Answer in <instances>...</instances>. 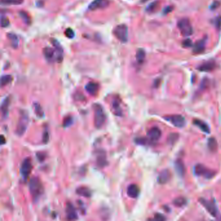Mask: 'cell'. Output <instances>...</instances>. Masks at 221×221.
I'll return each instance as SVG.
<instances>
[{"label":"cell","instance_id":"obj_3","mask_svg":"<svg viewBox=\"0 0 221 221\" xmlns=\"http://www.w3.org/2000/svg\"><path fill=\"white\" fill-rule=\"evenodd\" d=\"M178 27L183 36H189L193 34V27H192L189 20L187 18H182L179 20L178 22Z\"/></svg>","mask_w":221,"mask_h":221},{"label":"cell","instance_id":"obj_37","mask_svg":"<svg viewBox=\"0 0 221 221\" xmlns=\"http://www.w3.org/2000/svg\"><path fill=\"white\" fill-rule=\"evenodd\" d=\"M72 118L71 117H67L66 118L64 119V123H63V126L64 127H67V126H70L72 124Z\"/></svg>","mask_w":221,"mask_h":221},{"label":"cell","instance_id":"obj_44","mask_svg":"<svg viewBox=\"0 0 221 221\" xmlns=\"http://www.w3.org/2000/svg\"><path fill=\"white\" fill-rule=\"evenodd\" d=\"M1 137H2V140H1V143H2V145L5 144V141H5V138H4L3 135H2Z\"/></svg>","mask_w":221,"mask_h":221},{"label":"cell","instance_id":"obj_9","mask_svg":"<svg viewBox=\"0 0 221 221\" xmlns=\"http://www.w3.org/2000/svg\"><path fill=\"white\" fill-rule=\"evenodd\" d=\"M109 4V0H94L88 5V9L90 11L103 9L108 7Z\"/></svg>","mask_w":221,"mask_h":221},{"label":"cell","instance_id":"obj_1","mask_svg":"<svg viewBox=\"0 0 221 221\" xmlns=\"http://www.w3.org/2000/svg\"><path fill=\"white\" fill-rule=\"evenodd\" d=\"M29 187L30 193L32 196V198L34 200H37L40 197L44 192V188L40 180L36 178L33 177L31 179L29 183Z\"/></svg>","mask_w":221,"mask_h":221},{"label":"cell","instance_id":"obj_29","mask_svg":"<svg viewBox=\"0 0 221 221\" xmlns=\"http://www.w3.org/2000/svg\"><path fill=\"white\" fill-rule=\"evenodd\" d=\"M207 145L208 148L210 149V150L213 151V152H215L216 149H217V142H216V140L214 138H211L209 139Z\"/></svg>","mask_w":221,"mask_h":221},{"label":"cell","instance_id":"obj_41","mask_svg":"<svg viewBox=\"0 0 221 221\" xmlns=\"http://www.w3.org/2000/svg\"><path fill=\"white\" fill-rule=\"evenodd\" d=\"M178 138V135L177 134H172L170 135L169 136V140L173 143L174 142V140H177V139Z\"/></svg>","mask_w":221,"mask_h":221},{"label":"cell","instance_id":"obj_11","mask_svg":"<svg viewBox=\"0 0 221 221\" xmlns=\"http://www.w3.org/2000/svg\"><path fill=\"white\" fill-rule=\"evenodd\" d=\"M43 53L45 58L48 62H54L56 61V53L55 49L50 47H46L43 50Z\"/></svg>","mask_w":221,"mask_h":221},{"label":"cell","instance_id":"obj_42","mask_svg":"<svg viewBox=\"0 0 221 221\" xmlns=\"http://www.w3.org/2000/svg\"><path fill=\"white\" fill-rule=\"evenodd\" d=\"M49 140V136H48V132H46L44 134V142L47 143Z\"/></svg>","mask_w":221,"mask_h":221},{"label":"cell","instance_id":"obj_8","mask_svg":"<svg viewBox=\"0 0 221 221\" xmlns=\"http://www.w3.org/2000/svg\"><path fill=\"white\" fill-rule=\"evenodd\" d=\"M164 118L166 120L169 121L171 123L173 124L174 126H177V127L178 128L183 127L186 123L185 118L181 115L169 116L167 117H165Z\"/></svg>","mask_w":221,"mask_h":221},{"label":"cell","instance_id":"obj_21","mask_svg":"<svg viewBox=\"0 0 221 221\" xmlns=\"http://www.w3.org/2000/svg\"><path fill=\"white\" fill-rule=\"evenodd\" d=\"M112 108L113 110V113L117 116H122V110L120 106V103L119 99H115L112 103Z\"/></svg>","mask_w":221,"mask_h":221},{"label":"cell","instance_id":"obj_43","mask_svg":"<svg viewBox=\"0 0 221 221\" xmlns=\"http://www.w3.org/2000/svg\"><path fill=\"white\" fill-rule=\"evenodd\" d=\"M172 10H173V7H171L169 6V7H167L166 8V9H165L164 13H165V14H167V13H170V12H171V11H172Z\"/></svg>","mask_w":221,"mask_h":221},{"label":"cell","instance_id":"obj_6","mask_svg":"<svg viewBox=\"0 0 221 221\" xmlns=\"http://www.w3.org/2000/svg\"><path fill=\"white\" fill-rule=\"evenodd\" d=\"M31 170H32L31 159L29 158H27L23 161L21 167H20V173H21V174L23 179L26 180L28 178L29 176L31 174Z\"/></svg>","mask_w":221,"mask_h":221},{"label":"cell","instance_id":"obj_34","mask_svg":"<svg viewBox=\"0 0 221 221\" xmlns=\"http://www.w3.org/2000/svg\"><path fill=\"white\" fill-rule=\"evenodd\" d=\"M65 35L66 36V37L68 38H73L75 37V33L74 31H73L71 28H68L65 31Z\"/></svg>","mask_w":221,"mask_h":221},{"label":"cell","instance_id":"obj_28","mask_svg":"<svg viewBox=\"0 0 221 221\" xmlns=\"http://www.w3.org/2000/svg\"><path fill=\"white\" fill-rule=\"evenodd\" d=\"M19 14H20V18H22V21L25 23L26 25L29 26L31 23V19L30 18V16H29V14L24 11L20 12Z\"/></svg>","mask_w":221,"mask_h":221},{"label":"cell","instance_id":"obj_31","mask_svg":"<svg viewBox=\"0 0 221 221\" xmlns=\"http://www.w3.org/2000/svg\"><path fill=\"white\" fill-rule=\"evenodd\" d=\"M13 80V77H12L11 75H3L1 79V84L2 86H6L8 84H9Z\"/></svg>","mask_w":221,"mask_h":221},{"label":"cell","instance_id":"obj_13","mask_svg":"<svg viewBox=\"0 0 221 221\" xmlns=\"http://www.w3.org/2000/svg\"><path fill=\"white\" fill-rule=\"evenodd\" d=\"M51 42L53 46L55 47V51L56 53V61L58 62H61L63 60V54H64L63 48L59 43V41L56 40V39H52Z\"/></svg>","mask_w":221,"mask_h":221},{"label":"cell","instance_id":"obj_15","mask_svg":"<svg viewBox=\"0 0 221 221\" xmlns=\"http://www.w3.org/2000/svg\"><path fill=\"white\" fill-rule=\"evenodd\" d=\"M206 40V38H203L200 40H198L197 42L195 43L193 47V51L195 54H200L205 50Z\"/></svg>","mask_w":221,"mask_h":221},{"label":"cell","instance_id":"obj_30","mask_svg":"<svg viewBox=\"0 0 221 221\" xmlns=\"http://www.w3.org/2000/svg\"><path fill=\"white\" fill-rule=\"evenodd\" d=\"M187 202V200L185 198L180 196V197H178L175 198L173 201V204L177 207H182Z\"/></svg>","mask_w":221,"mask_h":221},{"label":"cell","instance_id":"obj_40","mask_svg":"<svg viewBox=\"0 0 221 221\" xmlns=\"http://www.w3.org/2000/svg\"><path fill=\"white\" fill-rule=\"evenodd\" d=\"M154 219L156 220H166V219H165V217L164 216H163L162 214H159V213H157V214L155 215Z\"/></svg>","mask_w":221,"mask_h":221},{"label":"cell","instance_id":"obj_4","mask_svg":"<svg viewBox=\"0 0 221 221\" xmlns=\"http://www.w3.org/2000/svg\"><path fill=\"white\" fill-rule=\"evenodd\" d=\"M105 114L102 106L96 104L95 107V116H94V124L97 128H101L105 121Z\"/></svg>","mask_w":221,"mask_h":221},{"label":"cell","instance_id":"obj_38","mask_svg":"<svg viewBox=\"0 0 221 221\" xmlns=\"http://www.w3.org/2000/svg\"><path fill=\"white\" fill-rule=\"evenodd\" d=\"M215 26L218 29H221V17H220V16H218V17L215 18Z\"/></svg>","mask_w":221,"mask_h":221},{"label":"cell","instance_id":"obj_12","mask_svg":"<svg viewBox=\"0 0 221 221\" xmlns=\"http://www.w3.org/2000/svg\"><path fill=\"white\" fill-rule=\"evenodd\" d=\"M216 68V62L213 60L206 61L198 67V69L200 71L210 72L214 70Z\"/></svg>","mask_w":221,"mask_h":221},{"label":"cell","instance_id":"obj_39","mask_svg":"<svg viewBox=\"0 0 221 221\" xmlns=\"http://www.w3.org/2000/svg\"><path fill=\"white\" fill-rule=\"evenodd\" d=\"M193 43L190 39H186L183 42V46L185 47H190L192 46Z\"/></svg>","mask_w":221,"mask_h":221},{"label":"cell","instance_id":"obj_14","mask_svg":"<svg viewBox=\"0 0 221 221\" xmlns=\"http://www.w3.org/2000/svg\"><path fill=\"white\" fill-rule=\"evenodd\" d=\"M147 136L151 141H157L162 136V131L158 127H153L148 131Z\"/></svg>","mask_w":221,"mask_h":221},{"label":"cell","instance_id":"obj_26","mask_svg":"<svg viewBox=\"0 0 221 221\" xmlns=\"http://www.w3.org/2000/svg\"><path fill=\"white\" fill-rule=\"evenodd\" d=\"M136 60L139 64H142L145 59V52L143 49H139L136 52Z\"/></svg>","mask_w":221,"mask_h":221},{"label":"cell","instance_id":"obj_18","mask_svg":"<svg viewBox=\"0 0 221 221\" xmlns=\"http://www.w3.org/2000/svg\"><path fill=\"white\" fill-rule=\"evenodd\" d=\"M66 214H67V218L69 220H76L78 218L75 207H73V206L70 203H68V204L67 205Z\"/></svg>","mask_w":221,"mask_h":221},{"label":"cell","instance_id":"obj_33","mask_svg":"<svg viewBox=\"0 0 221 221\" xmlns=\"http://www.w3.org/2000/svg\"><path fill=\"white\" fill-rule=\"evenodd\" d=\"M34 109H35V112L36 115H37L38 117H43L44 112H43L42 107H41L39 104L35 103L34 104Z\"/></svg>","mask_w":221,"mask_h":221},{"label":"cell","instance_id":"obj_22","mask_svg":"<svg viewBox=\"0 0 221 221\" xmlns=\"http://www.w3.org/2000/svg\"><path fill=\"white\" fill-rule=\"evenodd\" d=\"M193 123L196 126H197L199 129H201L203 132L207 134L210 133V127H209V126L206 123H204V121L200 120H198V119H196V120L193 121Z\"/></svg>","mask_w":221,"mask_h":221},{"label":"cell","instance_id":"obj_5","mask_svg":"<svg viewBox=\"0 0 221 221\" xmlns=\"http://www.w3.org/2000/svg\"><path fill=\"white\" fill-rule=\"evenodd\" d=\"M195 173L197 176H201V177H205L206 178H211L215 175V172L208 169L205 166L202 164H197L195 167Z\"/></svg>","mask_w":221,"mask_h":221},{"label":"cell","instance_id":"obj_32","mask_svg":"<svg viewBox=\"0 0 221 221\" xmlns=\"http://www.w3.org/2000/svg\"><path fill=\"white\" fill-rule=\"evenodd\" d=\"M158 2H154L152 3H150L149 6L147 8V11L148 13H154V11L158 9Z\"/></svg>","mask_w":221,"mask_h":221},{"label":"cell","instance_id":"obj_10","mask_svg":"<svg viewBox=\"0 0 221 221\" xmlns=\"http://www.w3.org/2000/svg\"><path fill=\"white\" fill-rule=\"evenodd\" d=\"M28 122V117L27 116L24 115L20 117L16 129V134L19 136H22L27 129Z\"/></svg>","mask_w":221,"mask_h":221},{"label":"cell","instance_id":"obj_24","mask_svg":"<svg viewBox=\"0 0 221 221\" xmlns=\"http://www.w3.org/2000/svg\"><path fill=\"white\" fill-rule=\"evenodd\" d=\"M9 99L7 97L3 100L2 104V113L3 117H5L7 116L8 112H9Z\"/></svg>","mask_w":221,"mask_h":221},{"label":"cell","instance_id":"obj_19","mask_svg":"<svg viewBox=\"0 0 221 221\" xmlns=\"http://www.w3.org/2000/svg\"><path fill=\"white\" fill-rule=\"evenodd\" d=\"M85 89L90 95H94L99 91V84L94 82H89L86 85Z\"/></svg>","mask_w":221,"mask_h":221},{"label":"cell","instance_id":"obj_16","mask_svg":"<svg viewBox=\"0 0 221 221\" xmlns=\"http://www.w3.org/2000/svg\"><path fill=\"white\" fill-rule=\"evenodd\" d=\"M171 178V173L169 170L164 169L159 173L158 177V182L160 184H165L169 181Z\"/></svg>","mask_w":221,"mask_h":221},{"label":"cell","instance_id":"obj_2","mask_svg":"<svg viewBox=\"0 0 221 221\" xmlns=\"http://www.w3.org/2000/svg\"><path fill=\"white\" fill-rule=\"evenodd\" d=\"M114 35L123 43H126L129 39L128 27L125 24L117 26L114 29Z\"/></svg>","mask_w":221,"mask_h":221},{"label":"cell","instance_id":"obj_36","mask_svg":"<svg viewBox=\"0 0 221 221\" xmlns=\"http://www.w3.org/2000/svg\"><path fill=\"white\" fill-rule=\"evenodd\" d=\"M209 84H210V80H209V79L207 78H204L202 80L201 84H200V88L202 89H206L208 87Z\"/></svg>","mask_w":221,"mask_h":221},{"label":"cell","instance_id":"obj_25","mask_svg":"<svg viewBox=\"0 0 221 221\" xmlns=\"http://www.w3.org/2000/svg\"><path fill=\"white\" fill-rule=\"evenodd\" d=\"M77 193L80 196H83L84 197H89L92 193L88 188L86 187H80L77 189Z\"/></svg>","mask_w":221,"mask_h":221},{"label":"cell","instance_id":"obj_20","mask_svg":"<svg viewBox=\"0 0 221 221\" xmlns=\"http://www.w3.org/2000/svg\"><path fill=\"white\" fill-rule=\"evenodd\" d=\"M175 169L178 174L180 176H183L185 174L186 168L183 161L180 159H178L175 162Z\"/></svg>","mask_w":221,"mask_h":221},{"label":"cell","instance_id":"obj_27","mask_svg":"<svg viewBox=\"0 0 221 221\" xmlns=\"http://www.w3.org/2000/svg\"><path fill=\"white\" fill-rule=\"evenodd\" d=\"M23 2L24 0H1V3L5 5H19Z\"/></svg>","mask_w":221,"mask_h":221},{"label":"cell","instance_id":"obj_7","mask_svg":"<svg viewBox=\"0 0 221 221\" xmlns=\"http://www.w3.org/2000/svg\"><path fill=\"white\" fill-rule=\"evenodd\" d=\"M199 202L202 204L204 207L206 209L207 211L210 213L213 216H216L218 213V210L217 207H216V204L214 202L211 201V200L210 201V200H207L204 198H200Z\"/></svg>","mask_w":221,"mask_h":221},{"label":"cell","instance_id":"obj_17","mask_svg":"<svg viewBox=\"0 0 221 221\" xmlns=\"http://www.w3.org/2000/svg\"><path fill=\"white\" fill-rule=\"evenodd\" d=\"M128 196L130 198H136L140 193V189L136 184H131L130 185L128 188L127 191H126Z\"/></svg>","mask_w":221,"mask_h":221},{"label":"cell","instance_id":"obj_35","mask_svg":"<svg viewBox=\"0 0 221 221\" xmlns=\"http://www.w3.org/2000/svg\"><path fill=\"white\" fill-rule=\"evenodd\" d=\"M1 25L2 27H7L10 25V22L9 19H8L5 16H2L1 18Z\"/></svg>","mask_w":221,"mask_h":221},{"label":"cell","instance_id":"obj_23","mask_svg":"<svg viewBox=\"0 0 221 221\" xmlns=\"http://www.w3.org/2000/svg\"><path fill=\"white\" fill-rule=\"evenodd\" d=\"M7 38L9 40L11 46L14 48H17L19 45V38L18 36L13 32H9L7 34Z\"/></svg>","mask_w":221,"mask_h":221}]
</instances>
